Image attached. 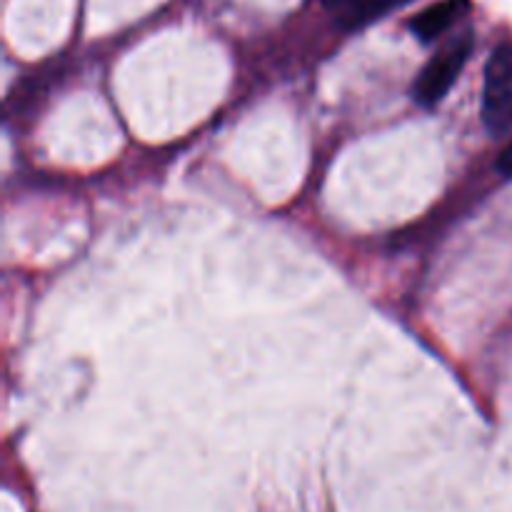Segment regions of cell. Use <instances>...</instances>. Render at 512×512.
<instances>
[{"mask_svg":"<svg viewBox=\"0 0 512 512\" xmlns=\"http://www.w3.org/2000/svg\"><path fill=\"white\" fill-rule=\"evenodd\" d=\"M473 55V33L455 35L450 43H445L433 58L428 60L420 75L413 83V98L415 103L423 108H433L438 105L450 88L455 85L458 75L463 73L465 63Z\"/></svg>","mask_w":512,"mask_h":512,"instance_id":"1","label":"cell"},{"mask_svg":"<svg viewBox=\"0 0 512 512\" xmlns=\"http://www.w3.org/2000/svg\"><path fill=\"white\" fill-rule=\"evenodd\" d=\"M483 120L493 135L512 130V43L498 45L485 65Z\"/></svg>","mask_w":512,"mask_h":512,"instance_id":"2","label":"cell"},{"mask_svg":"<svg viewBox=\"0 0 512 512\" xmlns=\"http://www.w3.org/2000/svg\"><path fill=\"white\" fill-rule=\"evenodd\" d=\"M463 8L465 0H443V3H435L430 8L420 10L418 15H413L408 28L413 30V35L420 43H433L455 23V18H458Z\"/></svg>","mask_w":512,"mask_h":512,"instance_id":"3","label":"cell"},{"mask_svg":"<svg viewBox=\"0 0 512 512\" xmlns=\"http://www.w3.org/2000/svg\"><path fill=\"white\" fill-rule=\"evenodd\" d=\"M410 3V0H340L338 3V20L345 28L355 30L363 25L373 23V20L383 18L390 10L400 8V5Z\"/></svg>","mask_w":512,"mask_h":512,"instance_id":"4","label":"cell"},{"mask_svg":"<svg viewBox=\"0 0 512 512\" xmlns=\"http://www.w3.org/2000/svg\"><path fill=\"white\" fill-rule=\"evenodd\" d=\"M498 173L503 175V178H512V140H510L508 145H505L503 153H500Z\"/></svg>","mask_w":512,"mask_h":512,"instance_id":"5","label":"cell"},{"mask_svg":"<svg viewBox=\"0 0 512 512\" xmlns=\"http://www.w3.org/2000/svg\"><path fill=\"white\" fill-rule=\"evenodd\" d=\"M323 3L328 5V8H333V10H335V8H338V3H340V0H323Z\"/></svg>","mask_w":512,"mask_h":512,"instance_id":"6","label":"cell"}]
</instances>
